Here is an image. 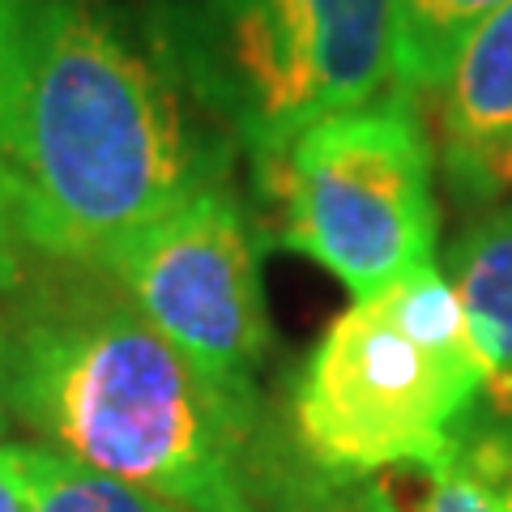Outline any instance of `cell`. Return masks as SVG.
Here are the masks:
<instances>
[{"label":"cell","mask_w":512,"mask_h":512,"mask_svg":"<svg viewBox=\"0 0 512 512\" xmlns=\"http://www.w3.org/2000/svg\"><path fill=\"white\" fill-rule=\"evenodd\" d=\"M235 141L188 111L184 90L111 0H39L0 111L22 239L99 265L205 188L227 184Z\"/></svg>","instance_id":"obj_1"},{"label":"cell","mask_w":512,"mask_h":512,"mask_svg":"<svg viewBox=\"0 0 512 512\" xmlns=\"http://www.w3.org/2000/svg\"><path fill=\"white\" fill-rule=\"evenodd\" d=\"M5 406L52 453L184 512H261V397L222 389L124 295H30L5 338Z\"/></svg>","instance_id":"obj_2"},{"label":"cell","mask_w":512,"mask_h":512,"mask_svg":"<svg viewBox=\"0 0 512 512\" xmlns=\"http://www.w3.org/2000/svg\"><path fill=\"white\" fill-rule=\"evenodd\" d=\"M141 39L252 163L397 94V0H137Z\"/></svg>","instance_id":"obj_3"},{"label":"cell","mask_w":512,"mask_h":512,"mask_svg":"<svg viewBox=\"0 0 512 512\" xmlns=\"http://www.w3.org/2000/svg\"><path fill=\"white\" fill-rule=\"evenodd\" d=\"M483 393L466 312L436 261L355 299L295 384V436L325 474H380L453 448Z\"/></svg>","instance_id":"obj_4"},{"label":"cell","mask_w":512,"mask_h":512,"mask_svg":"<svg viewBox=\"0 0 512 512\" xmlns=\"http://www.w3.org/2000/svg\"><path fill=\"white\" fill-rule=\"evenodd\" d=\"M282 205V239L350 295H376L436 252L431 141L406 94L329 116L256 163Z\"/></svg>","instance_id":"obj_5"},{"label":"cell","mask_w":512,"mask_h":512,"mask_svg":"<svg viewBox=\"0 0 512 512\" xmlns=\"http://www.w3.org/2000/svg\"><path fill=\"white\" fill-rule=\"evenodd\" d=\"M99 269L210 380L256 397L269 325L256 239L227 184L120 239Z\"/></svg>","instance_id":"obj_6"},{"label":"cell","mask_w":512,"mask_h":512,"mask_svg":"<svg viewBox=\"0 0 512 512\" xmlns=\"http://www.w3.org/2000/svg\"><path fill=\"white\" fill-rule=\"evenodd\" d=\"M436 94L448 184L466 201L512 192V0L466 39Z\"/></svg>","instance_id":"obj_7"},{"label":"cell","mask_w":512,"mask_h":512,"mask_svg":"<svg viewBox=\"0 0 512 512\" xmlns=\"http://www.w3.org/2000/svg\"><path fill=\"white\" fill-rule=\"evenodd\" d=\"M444 278L466 312L487 410L512 431V205L478 218L457 239Z\"/></svg>","instance_id":"obj_8"},{"label":"cell","mask_w":512,"mask_h":512,"mask_svg":"<svg viewBox=\"0 0 512 512\" xmlns=\"http://www.w3.org/2000/svg\"><path fill=\"white\" fill-rule=\"evenodd\" d=\"M504 0H397L393 22V77L397 94H436L466 39Z\"/></svg>","instance_id":"obj_9"},{"label":"cell","mask_w":512,"mask_h":512,"mask_svg":"<svg viewBox=\"0 0 512 512\" xmlns=\"http://www.w3.org/2000/svg\"><path fill=\"white\" fill-rule=\"evenodd\" d=\"M376 512H500L483 474L470 466L461 444L431 461H406L372 478Z\"/></svg>","instance_id":"obj_10"},{"label":"cell","mask_w":512,"mask_h":512,"mask_svg":"<svg viewBox=\"0 0 512 512\" xmlns=\"http://www.w3.org/2000/svg\"><path fill=\"white\" fill-rule=\"evenodd\" d=\"M35 512H184L124 478H111L82 461L35 448Z\"/></svg>","instance_id":"obj_11"},{"label":"cell","mask_w":512,"mask_h":512,"mask_svg":"<svg viewBox=\"0 0 512 512\" xmlns=\"http://www.w3.org/2000/svg\"><path fill=\"white\" fill-rule=\"evenodd\" d=\"M457 444L470 457V466L483 474L500 512H512V431L504 436H457Z\"/></svg>","instance_id":"obj_12"},{"label":"cell","mask_w":512,"mask_h":512,"mask_svg":"<svg viewBox=\"0 0 512 512\" xmlns=\"http://www.w3.org/2000/svg\"><path fill=\"white\" fill-rule=\"evenodd\" d=\"M22 210H18V180L0 158V295L13 291L22 278Z\"/></svg>","instance_id":"obj_13"},{"label":"cell","mask_w":512,"mask_h":512,"mask_svg":"<svg viewBox=\"0 0 512 512\" xmlns=\"http://www.w3.org/2000/svg\"><path fill=\"white\" fill-rule=\"evenodd\" d=\"M0 512H35V448L0 444Z\"/></svg>","instance_id":"obj_14"},{"label":"cell","mask_w":512,"mask_h":512,"mask_svg":"<svg viewBox=\"0 0 512 512\" xmlns=\"http://www.w3.org/2000/svg\"><path fill=\"white\" fill-rule=\"evenodd\" d=\"M39 0H0V111L13 90V77H18V60H22V43L30 30V13H35Z\"/></svg>","instance_id":"obj_15"},{"label":"cell","mask_w":512,"mask_h":512,"mask_svg":"<svg viewBox=\"0 0 512 512\" xmlns=\"http://www.w3.org/2000/svg\"><path fill=\"white\" fill-rule=\"evenodd\" d=\"M282 512H376L372 491H312L299 495L295 504H286Z\"/></svg>","instance_id":"obj_16"},{"label":"cell","mask_w":512,"mask_h":512,"mask_svg":"<svg viewBox=\"0 0 512 512\" xmlns=\"http://www.w3.org/2000/svg\"><path fill=\"white\" fill-rule=\"evenodd\" d=\"M0 431H5V329H0Z\"/></svg>","instance_id":"obj_17"}]
</instances>
